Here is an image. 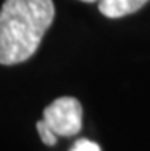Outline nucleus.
I'll return each mask as SVG.
<instances>
[{
	"mask_svg": "<svg viewBox=\"0 0 150 151\" xmlns=\"http://www.w3.org/2000/svg\"><path fill=\"white\" fill-rule=\"evenodd\" d=\"M55 17L52 0H5L0 8V64L29 60Z\"/></svg>",
	"mask_w": 150,
	"mask_h": 151,
	"instance_id": "nucleus-1",
	"label": "nucleus"
},
{
	"mask_svg": "<svg viewBox=\"0 0 150 151\" xmlns=\"http://www.w3.org/2000/svg\"><path fill=\"white\" fill-rule=\"evenodd\" d=\"M43 119L57 136L70 137L81 130L83 107L77 98L61 96L43 110Z\"/></svg>",
	"mask_w": 150,
	"mask_h": 151,
	"instance_id": "nucleus-2",
	"label": "nucleus"
},
{
	"mask_svg": "<svg viewBox=\"0 0 150 151\" xmlns=\"http://www.w3.org/2000/svg\"><path fill=\"white\" fill-rule=\"evenodd\" d=\"M149 0H100L98 9L107 19H121L139 11Z\"/></svg>",
	"mask_w": 150,
	"mask_h": 151,
	"instance_id": "nucleus-3",
	"label": "nucleus"
},
{
	"mask_svg": "<svg viewBox=\"0 0 150 151\" xmlns=\"http://www.w3.org/2000/svg\"><path fill=\"white\" fill-rule=\"evenodd\" d=\"M37 131H38V134H40V139L43 140V144H46L49 147L57 144V134L52 131V128L46 124L45 119H41V121L37 122Z\"/></svg>",
	"mask_w": 150,
	"mask_h": 151,
	"instance_id": "nucleus-4",
	"label": "nucleus"
},
{
	"mask_svg": "<svg viewBox=\"0 0 150 151\" xmlns=\"http://www.w3.org/2000/svg\"><path fill=\"white\" fill-rule=\"evenodd\" d=\"M70 151H101V148L96 142H92L89 139H78Z\"/></svg>",
	"mask_w": 150,
	"mask_h": 151,
	"instance_id": "nucleus-5",
	"label": "nucleus"
},
{
	"mask_svg": "<svg viewBox=\"0 0 150 151\" xmlns=\"http://www.w3.org/2000/svg\"><path fill=\"white\" fill-rule=\"evenodd\" d=\"M84 3H93V2H100V0H81Z\"/></svg>",
	"mask_w": 150,
	"mask_h": 151,
	"instance_id": "nucleus-6",
	"label": "nucleus"
}]
</instances>
